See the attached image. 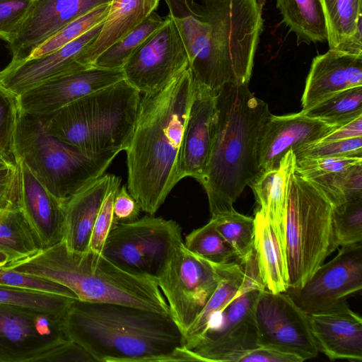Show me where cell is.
<instances>
[{
    "instance_id": "30",
    "label": "cell",
    "mask_w": 362,
    "mask_h": 362,
    "mask_svg": "<svg viewBox=\"0 0 362 362\" xmlns=\"http://www.w3.org/2000/svg\"><path fill=\"white\" fill-rule=\"evenodd\" d=\"M282 22L296 36L297 44L325 42L326 21L320 0H276Z\"/></svg>"
},
{
    "instance_id": "45",
    "label": "cell",
    "mask_w": 362,
    "mask_h": 362,
    "mask_svg": "<svg viewBox=\"0 0 362 362\" xmlns=\"http://www.w3.org/2000/svg\"><path fill=\"white\" fill-rule=\"evenodd\" d=\"M33 0H0V38L11 43L16 37Z\"/></svg>"
},
{
    "instance_id": "31",
    "label": "cell",
    "mask_w": 362,
    "mask_h": 362,
    "mask_svg": "<svg viewBox=\"0 0 362 362\" xmlns=\"http://www.w3.org/2000/svg\"><path fill=\"white\" fill-rule=\"evenodd\" d=\"M41 249L18 204L0 213V251L8 257L9 262L31 256Z\"/></svg>"
},
{
    "instance_id": "32",
    "label": "cell",
    "mask_w": 362,
    "mask_h": 362,
    "mask_svg": "<svg viewBox=\"0 0 362 362\" xmlns=\"http://www.w3.org/2000/svg\"><path fill=\"white\" fill-rule=\"evenodd\" d=\"M218 233L230 244L243 265L254 256L255 220L234 208L211 216Z\"/></svg>"
},
{
    "instance_id": "11",
    "label": "cell",
    "mask_w": 362,
    "mask_h": 362,
    "mask_svg": "<svg viewBox=\"0 0 362 362\" xmlns=\"http://www.w3.org/2000/svg\"><path fill=\"white\" fill-rule=\"evenodd\" d=\"M218 264L179 244L156 281L168 305L170 315L184 335L215 291Z\"/></svg>"
},
{
    "instance_id": "41",
    "label": "cell",
    "mask_w": 362,
    "mask_h": 362,
    "mask_svg": "<svg viewBox=\"0 0 362 362\" xmlns=\"http://www.w3.org/2000/svg\"><path fill=\"white\" fill-rule=\"evenodd\" d=\"M296 158L326 157H362V136L348 139L317 141L303 146L294 152Z\"/></svg>"
},
{
    "instance_id": "46",
    "label": "cell",
    "mask_w": 362,
    "mask_h": 362,
    "mask_svg": "<svg viewBox=\"0 0 362 362\" xmlns=\"http://www.w3.org/2000/svg\"><path fill=\"white\" fill-rule=\"evenodd\" d=\"M19 194V175L16 163L0 166V213L17 206Z\"/></svg>"
},
{
    "instance_id": "43",
    "label": "cell",
    "mask_w": 362,
    "mask_h": 362,
    "mask_svg": "<svg viewBox=\"0 0 362 362\" xmlns=\"http://www.w3.org/2000/svg\"><path fill=\"white\" fill-rule=\"evenodd\" d=\"M0 286L53 293L78 299L69 288L54 281L0 267Z\"/></svg>"
},
{
    "instance_id": "19",
    "label": "cell",
    "mask_w": 362,
    "mask_h": 362,
    "mask_svg": "<svg viewBox=\"0 0 362 362\" xmlns=\"http://www.w3.org/2000/svg\"><path fill=\"white\" fill-rule=\"evenodd\" d=\"M339 124L310 117L301 111L276 116L271 115L261 132L257 149L259 174L276 168L291 150L319 141Z\"/></svg>"
},
{
    "instance_id": "8",
    "label": "cell",
    "mask_w": 362,
    "mask_h": 362,
    "mask_svg": "<svg viewBox=\"0 0 362 362\" xmlns=\"http://www.w3.org/2000/svg\"><path fill=\"white\" fill-rule=\"evenodd\" d=\"M294 170L288 180L285 223L288 288L303 286L338 248L332 204L317 187Z\"/></svg>"
},
{
    "instance_id": "37",
    "label": "cell",
    "mask_w": 362,
    "mask_h": 362,
    "mask_svg": "<svg viewBox=\"0 0 362 362\" xmlns=\"http://www.w3.org/2000/svg\"><path fill=\"white\" fill-rule=\"evenodd\" d=\"M74 298L67 296L0 286V304L13 305L64 317Z\"/></svg>"
},
{
    "instance_id": "51",
    "label": "cell",
    "mask_w": 362,
    "mask_h": 362,
    "mask_svg": "<svg viewBox=\"0 0 362 362\" xmlns=\"http://www.w3.org/2000/svg\"><path fill=\"white\" fill-rule=\"evenodd\" d=\"M8 262H9L8 257L6 255H5L4 252L0 251V267L5 266Z\"/></svg>"
},
{
    "instance_id": "24",
    "label": "cell",
    "mask_w": 362,
    "mask_h": 362,
    "mask_svg": "<svg viewBox=\"0 0 362 362\" xmlns=\"http://www.w3.org/2000/svg\"><path fill=\"white\" fill-rule=\"evenodd\" d=\"M115 176L103 175L65 202L62 240L69 250H89L94 223Z\"/></svg>"
},
{
    "instance_id": "25",
    "label": "cell",
    "mask_w": 362,
    "mask_h": 362,
    "mask_svg": "<svg viewBox=\"0 0 362 362\" xmlns=\"http://www.w3.org/2000/svg\"><path fill=\"white\" fill-rule=\"evenodd\" d=\"M295 165L296 156L291 150L277 168L259 174L248 185L255 197L257 209L267 218L284 254L288 186Z\"/></svg>"
},
{
    "instance_id": "12",
    "label": "cell",
    "mask_w": 362,
    "mask_h": 362,
    "mask_svg": "<svg viewBox=\"0 0 362 362\" xmlns=\"http://www.w3.org/2000/svg\"><path fill=\"white\" fill-rule=\"evenodd\" d=\"M62 318L0 304V362H45L57 346L69 339Z\"/></svg>"
},
{
    "instance_id": "36",
    "label": "cell",
    "mask_w": 362,
    "mask_h": 362,
    "mask_svg": "<svg viewBox=\"0 0 362 362\" xmlns=\"http://www.w3.org/2000/svg\"><path fill=\"white\" fill-rule=\"evenodd\" d=\"M183 243L188 250L214 264L237 261L235 250L218 233L211 219L187 235Z\"/></svg>"
},
{
    "instance_id": "27",
    "label": "cell",
    "mask_w": 362,
    "mask_h": 362,
    "mask_svg": "<svg viewBox=\"0 0 362 362\" xmlns=\"http://www.w3.org/2000/svg\"><path fill=\"white\" fill-rule=\"evenodd\" d=\"M254 252L264 287L272 293L288 288L286 257L267 218L258 209L255 214Z\"/></svg>"
},
{
    "instance_id": "22",
    "label": "cell",
    "mask_w": 362,
    "mask_h": 362,
    "mask_svg": "<svg viewBox=\"0 0 362 362\" xmlns=\"http://www.w3.org/2000/svg\"><path fill=\"white\" fill-rule=\"evenodd\" d=\"M356 86H362V54L329 49L313 59L301 98L302 111Z\"/></svg>"
},
{
    "instance_id": "20",
    "label": "cell",
    "mask_w": 362,
    "mask_h": 362,
    "mask_svg": "<svg viewBox=\"0 0 362 362\" xmlns=\"http://www.w3.org/2000/svg\"><path fill=\"white\" fill-rule=\"evenodd\" d=\"M308 317L319 352L332 361H362V319L346 300Z\"/></svg>"
},
{
    "instance_id": "6",
    "label": "cell",
    "mask_w": 362,
    "mask_h": 362,
    "mask_svg": "<svg viewBox=\"0 0 362 362\" xmlns=\"http://www.w3.org/2000/svg\"><path fill=\"white\" fill-rule=\"evenodd\" d=\"M140 92L125 79L40 117L46 131L89 154L125 151L134 129Z\"/></svg>"
},
{
    "instance_id": "16",
    "label": "cell",
    "mask_w": 362,
    "mask_h": 362,
    "mask_svg": "<svg viewBox=\"0 0 362 362\" xmlns=\"http://www.w3.org/2000/svg\"><path fill=\"white\" fill-rule=\"evenodd\" d=\"M124 79L122 69L91 66L48 80L18 96L23 112L44 117L93 92Z\"/></svg>"
},
{
    "instance_id": "44",
    "label": "cell",
    "mask_w": 362,
    "mask_h": 362,
    "mask_svg": "<svg viewBox=\"0 0 362 362\" xmlns=\"http://www.w3.org/2000/svg\"><path fill=\"white\" fill-rule=\"evenodd\" d=\"M362 162V157H326L296 158L295 172L310 180L315 177L344 170Z\"/></svg>"
},
{
    "instance_id": "35",
    "label": "cell",
    "mask_w": 362,
    "mask_h": 362,
    "mask_svg": "<svg viewBox=\"0 0 362 362\" xmlns=\"http://www.w3.org/2000/svg\"><path fill=\"white\" fill-rule=\"evenodd\" d=\"M338 208L346 202L362 197V162L340 171L308 180Z\"/></svg>"
},
{
    "instance_id": "33",
    "label": "cell",
    "mask_w": 362,
    "mask_h": 362,
    "mask_svg": "<svg viewBox=\"0 0 362 362\" xmlns=\"http://www.w3.org/2000/svg\"><path fill=\"white\" fill-rule=\"evenodd\" d=\"M156 11L123 38L113 44L96 59L93 66L121 69L136 50L165 22Z\"/></svg>"
},
{
    "instance_id": "10",
    "label": "cell",
    "mask_w": 362,
    "mask_h": 362,
    "mask_svg": "<svg viewBox=\"0 0 362 362\" xmlns=\"http://www.w3.org/2000/svg\"><path fill=\"white\" fill-rule=\"evenodd\" d=\"M182 242L177 222L148 214L117 224L101 255L127 272L156 279L174 249Z\"/></svg>"
},
{
    "instance_id": "28",
    "label": "cell",
    "mask_w": 362,
    "mask_h": 362,
    "mask_svg": "<svg viewBox=\"0 0 362 362\" xmlns=\"http://www.w3.org/2000/svg\"><path fill=\"white\" fill-rule=\"evenodd\" d=\"M362 0H320L329 48L362 54Z\"/></svg>"
},
{
    "instance_id": "23",
    "label": "cell",
    "mask_w": 362,
    "mask_h": 362,
    "mask_svg": "<svg viewBox=\"0 0 362 362\" xmlns=\"http://www.w3.org/2000/svg\"><path fill=\"white\" fill-rule=\"evenodd\" d=\"M18 167V204L37 235L42 248L63 239L64 204L52 194L22 162Z\"/></svg>"
},
{
    "instance_id": "15",
    "label": "cell",
    "mask_w": 362,
    "mask_h": 362,
    "mask_svg": "<svg viewBox=\"0 0 362 362\" xmlns=\"http://www.w3.org/2000/svg\"><path fill=\"white\" fill-rule=\"evenodd\" d=\"M362 288L361 242L341 246L337 255L322 264L299 288L286 293L307 314L332 306Z\"/></svg>"
},
{
    "instance_id": "21",
    "label": "cell",
    "mask_w": 362,
    "mask_h": 362,
    "mask_svg": "<svg viewBox=\"0 0 362 362\" xmlns=\"http://www.w3.org/2000/svg\"><path fill=\"white\" fill-rule=\"evenodd\" d=\"M216 92L195 82L180 151V180L192 177L199 182L203 175L211 148Z\"/></svg>"
},
{
    "instance_id": "5",
    "label": "cell",
    "mask_w": 362,
    "mask_h": 362,
    "mask_svg": "<svg viewBox=\"0 0 362 362\" xmlns=\"http://www.w3.org/2000/svg\"><path fill=\"white\" fill-rule=\"evenodd\" d=\"M3 267L57 283L79 300L126 305L170 315L156 279L127 272L90 250L70 251L63 240Z\"/></svg>"
},
{
    "instance_id": "7",
    "label": "cell",
    "mask_w": 362,
    "mask_h": 362,
    "mask_svg": "<svg viewBox=\"0 0 362 362\" xmlns=\"http://www.w3.org/2000/svg\"><path fill=\"white\" fill-rule=\"evenodd\" d=\"M119 153H86L49 134L40 117L19 108L13 139L15 161L23 163L64 204L101 177Z\"/></svg>"
},
{
    "instance_id": "49",
    "label": "cell",
    "mask_w": 362,
    "mask_h": 362,
    "mask_svg": "<svg viewBox=\"0 0 362 362\" xmlns=\"http://www.w3.org/2000/svg\"><path fill=\"white\" fill-rule=\"evenodd\" d=\"M96 360L81 345L68 339L57 346L45 362H93Z\"/></svg>"
},
{
    "instance_id": "17",
    "label": "cell",
    "mask_w": 362,
    "mask_h": 362,
    "mask_svg": "<svg viewBox=\"0 0 362 362\" xmlns=\"http://www.w3.org/2000/svg\"><path fill=\"white\" fill-rule=\"evenodd\" d=\"M111 0H33L16 38L9 63L25 61L42 43L66 25Z\"/></svg>"
},
{
    "instance_id": "39",
    "label": "cell",
    "mask_w": 362,
    "mask_h": 362,
    "mask_svg": "<svg viewBox=\"0 0 362 362\" xmlns=\"http://www.w3.org/2000/svg\"><path fill=\"white\" fill-rule=\"evenodd\" d=\"M333 231L337 247L362 240V197L333 209Z\"/></svg>"
},
{
    "instance_id": "2",
    "label": "cell",
    "mask_w": 362,
    "mask_h": 362,
    "mask_svg": "<svg viewBox=\"0 0 362 362\" xmlns=\"http://www.w3.org/2000/svg\"><path fill=\"white\" fill-rule=\"evenodd\" d=\"M195 91L186 68L161 90L145 93L127 153V190L141 211L153 216L179 177L184 129Z\"/></svg>"
},
{
    "instance_id": "50",
    "label": "cell",
    "mask_w": 362,
    "mask_h": 362,
    "mask_svg": "<svg viewBox=\"0 0 362 362\" xmlns=\"http://www.w3.org/2000/svg\"><path fill=\"white\" fill-rule=\"evenodd\" d=\"M362 136V115L337 125L319 141L348 139Z\"/></svg>"
},
{
    "instance_id": "3",
    "label": "cell",
    "mask_w": 362,
    "mask_h": 362,
    "mask_svg": "<svg viewBox=\"0 0 362 362\" xmlns=\"http://www.w3.org/2000/svg\"><path fill=\"white\" fill-rule=\"evenodd\" d=\"M67 338L100 362L192 361L170 315L126 305L74 300L62 318Z\"/></svg>"
},
{
    "instance_id": "34",
    "label": "cell",
    "mask_w": 362,
    "mask_h": 362,
    "mask_svg": "<svg viewBox=\"0 0 362 362\" xmlns=\"http://www.w3.org/2000/svg\"><path fill=\"white\" fill-rule=\"evenodd\" d=\"M305 115L331 124H341L362 115V86L336 93L310 108Z\"/></svg>"
},
{
    "instance_id": "52",
    "label": "cell",
    "mask_w": 362,
    "mask_h": 362,
    "mask_svg": "<svg viewBox=\"0 0 362 362\" xmlns=\"http://www.w3.org/2000/svg\"><path fill=\"white\" fill-rule=\"evenodd\" d=\"M7 163H10L6 162V161L0 159V166H2V165H4L5 164H7Z\"/></svg>"
},
{
    "instance_id": "4",
    "label": "cell",
    "mask_w": 362,
    "mask_h": 362,
    "mask_svg": "<svg viewBox=\"0 0 362 362\" xmlns=\"http://www.w3.org/2000/svg\"><path fill=\"white\" fill-rule=\"evenodd\" d=\"M272 113L248 84L228 83L216 92L209 158L199 182L206 193L211 216L233 204L259 175L258 141Z\"/></svg>"
},
{
    "instance_id": "38",
    "label": "cell",
    "mask_w": 362,
    "mask_h": 362,
    "mask_svg": "<svg viewBox=\"0 0 362 362\" xmlns=\"http://www.w3.org/2000/svg\"><path fill=\"white\" fill-rule=\"evenodd\" d=\"M109 8L110 4L102 5L72 21L38 46L26 60L46 56L103 23Z\"/></svg>"
},
{
    "instance_id": "48",
    "label": "cell",
    "mask_w": 362,
    "mask_h": 362,
    "mask_svg": "<svg viewBox=\"0 0 362 362\" xmlns=\"http://www.w3.org/2000/svg\"><path fill=\"white\" fill-rule=\"evenodd\" d=\"M141 211L139 204L129 194L126 186L119 187L113 202L115 226L136 221L139 218Z\"/></svg>"
},
{
    "instance_id": "1",
    "label": "cell",
    "mask_w": 362,
    "mask_h": 362,
    "mask_svg": "<svg viewBox=\"0 0 362 362\" xmlns=\"http://www.w3.org/2000/svg\"><path fill=\"white\" fill-rule=\"evenodd\" d=\"M197 83L248 84L262 31L257 0H164Z\"/></svg>"
},
{
    "instance_id": "40",
    "label": "cell",
    "mask_w": 362,
    "mask_h": 362,
    "mask_svg": "<svg viewBox=\"0 0 362 362\" xmlns=\"http://www.w3.org/2000/svg\"><path fill=\"white\" fill-rule=\"evenodd\" d=\"M18 112V96L0 83V159L8 163H16L13 139Z\"/></svg>"
},
{
    "instance_id": "9",
    "label": "cell",
    "mask_w": 362,
    "mask_h": 362,
    "mask_svg": "<svg viewBox=\"0 0 362 362\" xmlns=\"http://www.w3.org/2000/svg\"><path fill=\"white\" fill-rule=\"evenodd\" d=\"M242 286L227 305L210 320L192 351L199 361L229 362L234 355L258 346L255 309L264 288L254 256L243 265Z\"/></svg>"
},
{
    "instance_id": "26",
    "label": "cell",
    "mask_w": 362,
    "mask_h": 362,
    "mask_svg": "<svg viewBox=\"0 0 362 362\" xmlns=\"http://www.w3.org/2000/svg\"><path fill=\"white\" fill-rule=\"evenodd\" d=\"M160 0H111L101 30L92 45L80 58L86 67L123 38L158 8Z\"/></svg>"
},
{
    "instance_id": "13",
    "label": "cell",
    "mask_w": 362,
    "mask_h": 362,
    "mask_svg": "<svg viewBox=\"0 0 362 362\" xmlns=\"http://www.w3.org/2000/svg\"><path fill=\"white\" fill-rule=\"evenodd\" d=\"M258 346L290 353L303 361L317 356L308 314L286 293L263 288L255 309Z\"/></svg>"
},
{
    "instance_id": "14",
    "label": "cell",
    "mask_w": 362,
    "mask_h": 362,
    "mask_svg": "<svg viewBox=\"0 0 362 362\" xmlns=\"http://www.w3.org/2000/svg\"><path fill=\"white\" fill-rule=\"evenodd\" d=\"M188 66L185 47L168 14L164 23L136 50L122 70L124 79L145 94L161 90Z\"/></svg>"
},
{
    "instance_id": "42",
    "label": "cell",
    "mask_w": 362,
    "mask_h": 362,
    "mask_svg": "<svg viewBox=\"0 0 362 362\" xmlns=\"http://www.w3.org/2000/svg\"><path fill=\"white\" fill-rule=\"evenodd\" d=\"M121 179L115 176L100 206L91 233L89 250L101 254L110 230L115 226L113 202Z\"/></svg>"
},
{
    "instance_id": "29",
    "label": "cell",
    "mask_w": 362,
    "mask_h": 362,
    "mask_svg": "<svg viewBox=\"0 0 362 362\" xmlns=\"http://www.w3.org/2000/svg\"><path fill=\"white\" fill-rule=\"evenodd\" d=\"M220 279L204 308L184 334V346L192 350L206 332L211 318L233 298L245 278L243 266L237 261L218 264Z\"/></svg>"
},
{
    "instance_id": "47",
    "label": "cell",
    "mask_w": 362,
    "mask_h": 362,
    "mask_svg": "<svg viewBox=\"0 0 362 362\" xmlns=\"http://www.w3.org/2000/svg\"><path fill=\"white\" fill-rule=\"evenodd\" d=\"M299 356L274 348L258 346L233 356L229 362H302Z\"/></svg>"
},
{
    "instance_id": "18",
    "label": "cell",
    "mask_w": 362,
    "mask_h": 362,
    "mask_svg": "<svg viewBox=\"0 0 362 362\" xmlns=\"http://www.w3.org/2000/svg\"><path fill=\"white\" fill-rule=\"evenodd\" d=\"M103 23L46 56L8 63L0 71V83L18 96L48 80L89 68L81 64L80 58L94 42Z\"/></svg>"
}]
</instances>
